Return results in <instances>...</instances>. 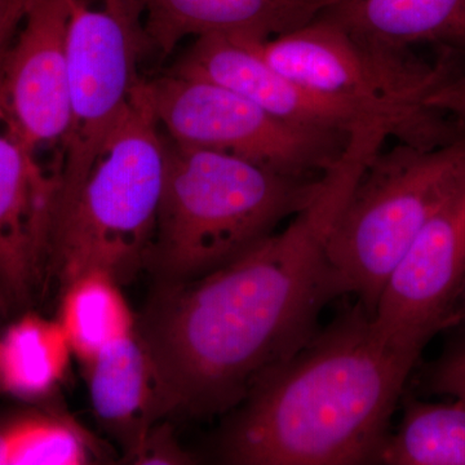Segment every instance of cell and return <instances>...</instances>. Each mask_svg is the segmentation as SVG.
Listing matches in <instances>:
<instances>
[{
	"instance_id": "30bf717a",
	"label": "cell",
	"mask_w": 465,
	"mask_h": 465,
	"mask_svg": "<svg viewBox=\"0 0 465 465\" xmlns=\"http://www.w3.org/2000/svg\"><path fill=\"white\" fill-rule=\"evenodd\" d=\"M171 74L206 79L237 92L269 114L305 130L351 136L387 122L347 101L332 99L275 70L242 36L204 35L180 54Z\"/></svg>"
},
{
	"instance_id": "5bb4252c",
	"label": "cell",
	"mask_w": 465,
	"mask_h": 465,
	"mask_svg": "<svg viewBox=\"0 0 465 465\" xmlns=\"http://www.w3.org/2000/svg\"><path fill=\"white\" fill-rule=\"evenodd\" d=\"M318 16L391 56L418 45L465 56V0H330Z\"/></svg>"
},
{
	"instance_id": "277c9868",
	"label": "cell",
	"mask_w": 465,
	"mask_h": 465,
	"mask_svg": "<svg viewBox=\"0 0 465 465\" xmlns=\"http://www.w3.org/2000/svg\"><path fill=\"white\" fill-rule=\"evenodd\" d=\"M164 173L166 142L143 78L74 203L52 232L50 273L63 287L88 272L108 274L122 286L145 268Z\"/></svg>"
},
{
	"instance_id": "ac0fdd59",
	"label": "cell",
	"mask_w": 465,
	"mask_h": 465,
	"mask_svg": "<svg viewBox=\"0 0 465 465\" xmlns=\"http://www.w3.org/2000/svg\"><path fill=\"white\" fill-rule=\"evenodd\" d=\"M378 463L465 465V407L407 401L396 433L382 446Z\"/></svg>"
},
{
	"instance_id": "4fadbf2b",
	"label": "cell",
	"mask_w": 465,
	"mask_h": 465,
	"mask_svg": "<svg viewBox=\"0 0 465 465\" xmlns=\"http://www.w3.org/2000/svg\"><path fill=\"white\" fill-rule=\"evenodd\" d=\"M146 54L166 60L186 38L268 39L316 18L330 0H137Z\"/></svg>"
},
{
	"instance_id": "6da1fadb",
	"label": "cell",
	"mask_w": 465,
	"mask_h": 465,
	"mask_svg": "<svg viewBox=\"0 0 465 465\" xmlns=\"http://www.w3.org/2000/svg\"><path fill=\"white\" fill-rule=\"evenodd\" d=\"M381 146L376 131L351 134L283 231L197 280L158 284L137 331L154 365L161 420L232 411L320 331L323 309L349 295L327 256L330 232Z\"/></svg>"
},
{
	"instance_id": "ffe728a7",
	"label": "cell",
	"mask_w": 465,
	"mask_h": 465,
	"mask_svg": "<svg viewBox=\"0 0 465 465\" xmlns=\"http://www.w3.org/2000/svg\"><path fill=\"white\" fill-rule=\"evenodd\" d=\"M131 463L185 465L194 463V459L179 445L170 425L155 423L150 428L142 446L131 459Z\"/></svg>"
},
{
	"instance_id": "7a4b0ae2",
	"label": "cell",
	"mask_w": 465,
	"mask_h": 465,
	"mask_svg": "<svg viewBox=\"0 0 465 465\" xmlns=\"http://www.w3.org/2000/svg\"><path fill=\"white\" fill-rule=\"evenodd\" d=\"M424 348L384 331L360 302L260 378L223 427L237 465L378 463Z\"/></svg>"
},
{
	"instance_id": "2e32d148",
	"label": "cell",
	"mask_w": 465,
	"mask_h": 465,
	"mask_svg": "<svg viewBox=\"0 0 465 465\" xmlns=\"http://www.w3.org/2000/svg\"><path fill=\"white\" fill-rule=\"evenodd\" d=\"M72 348L58 321L27 313L0 336V391L18 399L50 396L65 378Z\"/></svg>"
},
{
	"instance_id": "8fae6325",
	"label": "cell",
	"mask_w": 465,
	"mask_h": 465,
	"mask_svg": "<svg viewBox=\"0 0 465 465\" xmlns=\"http://www.w3.org/2000/svg\"><path fill=\"white\" fill-rule=\"evenodd\" d=\"M69 17L70 0H26L9 45V109L21 142L35 157L45 146L61 149L69 130Z\"/></svg>"
},
{
	"instance_id": "9a60e30c",
	"label": "cell",
	"mask_w": 465,
	"mask_h": 465,
	"mask_svg": "<svg viewBox=\"0 0 465 465\" xmlns=\"http://www.w3.org/2000/svg\"><path fill=\"white\" fill-rule=\"evenodd\" d=\"M84 367L97 420L131 460L161 420L154 365L137 327Z\"/></svg>"
},
{
	"instance_id": "8992f818",
	"label": "cell",
	"mask_w": 465,
	"mask_h": 465,
	"mask_svg": "<svg viewBox=\"0 0 465 465\" xmlns=\"http://www.w3.org/2000/svg\"><path fill=\"white\" fill-rule=\"evenodd\" d=\"M464 173L465 131L440 145L400 142L367 163L336 217L327 256L372 316L410 244Z\"/></svg>"
},
{
	"instance_id": "3957f363",
	"label": "cell",
	"mask_w": 465,
	"mask_h": 465,
	"mask_svg": "<svg viewBox=\"0 0 465 465\" xmlns=\"http://www.w3.org/2000/svg\"><path fill=\"white\" fill-rule=\"evenodd\" d=\"M166 173L145 268L157 284L189 282L232 262L313 200L322 176L300 179L164 134Z\"/></svg>"
},
{
	"instance_id": "52a82bcc",
	"label": "cell",
	"mask_w": 465,
	"mask_h": 465,
	"mask_svg": "<svg viewBox=\"0 0 465 465\" xmlns=\"http://www.w3.org/2000/svg\"><path fill=\"white\" fill-rule=\"evenodd\" d=\"M146 54L137 0H70L69 130L57 161L54 226L74 203L143 76Z\"/></svg>"
},
{
	"instance_id": "5b68a950",
	"label": "cell",
	"mask_w": 465,
	"mask_h": 465,
	"mask_svg": "<svg viewBox=\"0 0 465 465\" xmlns=\"http://www.w3.org/2000/svg\"><path fill=\"white\" fill-rule=\"evenodd\" d=\"M242 38L283 75L387 122L401 143L433 146L463 133L437 106L458 76L449 61L430 66L381 54L321 16L272 38Z\"/></svg>"
},
{
	"instance_id": "7c38bea8",
	"label": "cell",
	"mask_w": 465,
	"mask_h": 465,
	"mask_svg": "<svg viewBox=\"0 0 465 465\" xmlns=\"http://www.w3.org/2000/svg\"><path fill=\"white\" fill-rule=\"evenodd\" d=\"M24 0H0V283L20 284L45 258L54 177L24 146L9 109L5 63Z\"/></svg>"
},
{
	"instance_id": "9c48e42d",
	"label": "cell",
	"mask_w": 465,
	"mask_h": 465,
	"mask_svg": "<svg viewBox=\"0 0 465 465\" xmlns=\"http://www.w3.org/2000/svg\"><path fill=\"white\" fill-rule=\"evenodd\" d=\"M465 283V173L410 244L385 284L374 320L425 348L448 323Z\"/></svg>"
},
{
	"instance_id": "7402d4cb",
	"label": "cell",
	"mask_w": 465,
	"mask_h": 465,
	"mask_svg": "<svg viewBox=\"0 0 465 465\" xmlns=\"http://www.w3.org/2000/svg\"><path fill=\"white\" fill-rule=\"evenodd\" d=\"M450 106L455 118L465 125V75L459 76L458 81L455 82L450 96Z\"/></svg>"
},
{
	"instance_id": "44dd1931",
	"label": "cell",
	"mask_w": 465,
	"mask_h": 465,
	"mask_svg": "<svg viewBox=\"0 0 465 465\" xmlns=\"http://www.w3.org/2000/svg\"><path fill=\"white\" fill-rule=\"evenodd\" d=\"M430 388L434 393L454 397L465 407V345L455 349L434 367Z\"/></svg>"
},
{
	"instance_id": "e0dca14e",
	"label": "cell",
	"mask_w": 465,
	"mask_h": 465,
	"mask_svg": "<svg viewBox=\"0 0 465 465\" xmlns=\"http://www.w3.org/2000/svg\"><path fill=\"white\" fill-rule=\"evenodd\" d=\"M72 348L82 365L137 327L121 284L101 272H88L63 287L60 316Z\"/></svg>"
},
{
	"instance_id": "ba28073f",
	"label": "cell",
	"mask_w": 465,
	"mask_h": 465,
	"mask_svg": "<svg viewBox=\"0 0 465 465\" xmlns=\"http://www.w3.org/2000/svg\"><path fill=\"white\" fill-rule=\"evenodd\" d=\"M146 84L168 139L229 153L289 176H322L341 158L351 136L286 124L237 92L206 79L167 72L146 79Z\"/></svg>"
},
{
	"instance_id": "d6986e66",
	"label": "cell",
	"mask_w": 465,
	"mask_h": 465,
	"mask_svg": "<svg viewBox=\"0 0 465 465\" xmlns=\"http://www.w3.org/2000/svg\"><path fill=\"white\" fill-rule=\"evenodd\" d=\"M84 430L54 412H24L0 421V465L90 463Z\"/></svg>"
}]
</instances>
